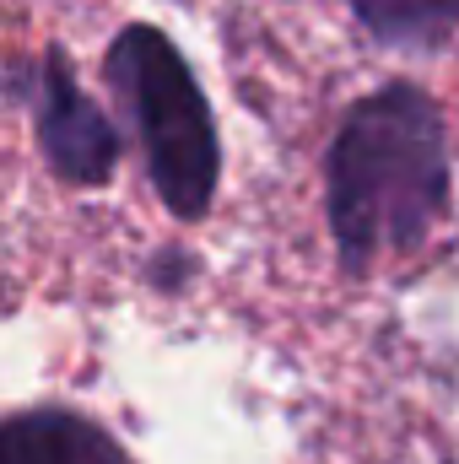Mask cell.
<instances>
[{
  "label": "cell",
  "mask_w": 459,
  "mask_h": 464,
  "mask_svg": "<svg viewBox=\"0 0 459 464\" xmlns=\"http://www.w3.org/2000/svg\"><path fill=\"white\" fill-rule=\"evenodd\" d=\"M449 130L416 82H384L341 114L325 151V222L336 265L367 281L378 259L422 248L449 217Z\"/></svg>",
  "instance_id": "obj_1"
},
{
  "label": "cell",
  "mask_w": 459,
  "mask_h": 464,
  "mask_svg": "<svg viewBox=\"0 0 459 464\" xmlns=\"http://www.w3.org/2000/svg\"><path fill=\"white\" fill-rule=\"evenodd\" d=\"M103 76H109L114 103L124 109V124L135 130V146H141V162L162 211L173 222H200L217 206L222 135H217V114L190 60L162 27L130 22L109 44Z\"/></svg>",
  "instance_id": "obj_2"
},
{
  "label": "cell",
  "mask_w": 459,
  "mask_h": 464,
  "mask_svg": "<svg viewBox=\"0 0 459 464\" xmlns=\"http://www.w3.org/2000/svg\"><path fill=\"white\" fill-rule=\"evenodd\" d=\"M11 103L27 109L38 157L60 184H71V189L114 184L124 135L114 130V119L82 92V82H76V71L60 49L27 54V60L11 65Z\"/></svg>",
  "instance_id": "obj_3"
},
{
  "label": "cell",
  "mask_w": 459,
  "mask_h": 464,
  "mask_svg": "<svg viewBox=\"0 0 459 464\" xmlns=\"http://www.w3.org/2000/svg\"><path fill=\"white\" fill-rule=\"evenodd\" d=\"M0 464H135L114 432L71 405H27L0 421Z\"/></svg>",
  "instance_id": "obj_4"
},
{
  "label": "cell",
  "mask_w": 459,
  "mask_h": 464,
  "mask_svg": "<svg viewBox=\"0 0 459 464\" xmlns=\"http://www.w3.org/2000/svg\"><path fill=\"white\" fill-rule=\"evenodd\" d=\"M362 33L400 54H438L459 33V0H351Z\"/></svg>",
  "instance_id": "obj_5"
},
{
  "label": "cell",
  "mask_w": 459,
  "mask_h": 464,
  "mask_svg": "<svg viewBox=\"0 0 459 464\" xmlns=\"http://www.w3.org/2000/svg\"><path fill=\"white\" fill-rule=\"evenodd\" d=\"M190 276H195V259H190L184 248H162V265L151 270V281H157L162 292H179V286H184Z\"/></svg>",
  "instance_id": "obj_6"
}]
</instances>
